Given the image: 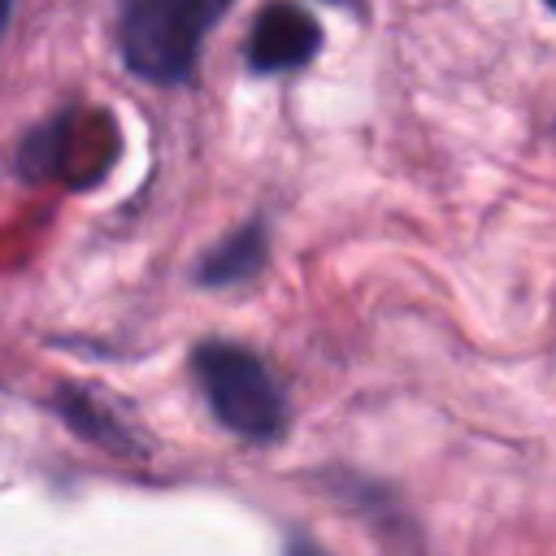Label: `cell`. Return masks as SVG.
Listing matches in <instances>:
<instances>
[{
	"instance_id": "8",
	"label": "cell",
	"mask_w": 556,
	"mask_h": 556,
	"mask_svg": "<svg viewBox=\"0 0 556 556\" xmlns=\"http://www.w3.org/2000/svg\"><path fill=\"white\" fill-rule=\"evenodd\" d=\"M547 4H552V9H556V0H547Z\"/></svg>"
},
{
	"instance_id": "4",
	"label": "cell",
	"mask_w": 556,
	"mask_h": 556,
	"mask_svg": "<svg viewBox=\"0 0 556 556\" xmlns=\"http://www.w3.org/2000/svg\"><path fill=\"white\" fill-rule=\"evenodd\" d=\"M269 256V243H265V226L261 222H248L239 226L235 235H226L200 265H195V278L204 287H230V282H248L252 274H261Z\"/></svg>"
},
{
	"instance_id": "5",
	"label": "cell",
	"mask_w": 556,
	"mask_h": 556,
	"mask_svg": "<svg viewBox=\"0 0 556 556\" xmlns=\"http://www.w3.org/2000/svg\"><path fill=\"white\" fill-rule=\"evenodd\" d=\"M61 413H65V421H70L83 439L104 443V447H126V430L117 426V417L104 413L87 391H61Z\"/></svg>"
},
{
	"instance_id": "1",
	"label": "cell",
	"mask_w": 556,
	"mask_h": 556,
	"mask_svg": "<svg viewBox=\"0 0 556 556\" xmlns=\"http://www.w3.org/2000/svg\"><path fill=\"white\" fill-rule=\"evenodd\" d=\"M226 9L230 0H130L117 30L122 61L148 83H187Z\"/></svg>"
},
{
	"instance_id": "7",
	"label": "cell",
	"mask_w": 556,
	"mask_h": 556,
	"mask_svg": "<svg viewBox=\"0 0 556 556\" xmlns=\"http://www.w3.org/2000/svg\"><path fill=\"white\" fill-rule=\"evenodd\" d=\"M9 17H13V0H0V35H4V26H9Z\"/></svg>"
},
{
	"instance_id": "2",
	"label": "cell",
	"mask_w": 556,
	"mask_h": 556,
	"mask_svg": "<svg viewBox=\"0 0 556 556\" xmlns=\"http://www.w3.org/2000/svg\"><path fill=\"white\" fill-rule=\"evenodd\" d=\"M191 369L200 378V391H204L213 417L226 430H235L239 439L274 443L287 430V395L256 352H248L239 343L208 339L195 348Z\"/></svg>"
},
{
	"instance_id": "3",
	"label": "cell",
	"mask_w": 556,
	"mask_h": 556,
	"mask_svg": "<svg viewBox=\"0 0 556 556\" xmlns=\"http://www.w3.org/2000/svg\"><path fill=\"white\" fill-rule=\"evenodd\" d=\"M321 48V26L308 9L274 0L256 13L252 35H248V65L256 74H278V70H300L317 56Z\"/></svg>"
},
{
	"instance_id": "6",
	"label": "cell",
	"mask_w": 556,
	"mask_h": 556,
	"mask_svg": "<svg viewBox=\"0 0 556 556\" xmlns=\"http://www.w3.org/2000/svg\"><path fill=\"white\" fill-rule=\"evenodd\" d=\"M287 556H326V552H317L308 539H291V547H287Z\"/></svg>"
}]
</instances>
